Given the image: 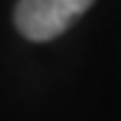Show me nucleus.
I'll use <instances>...</instances> for the list:
<instances>
[{"mask_svg":"<svg viewBox=\"0 0 121 121\" xmlns=\"http://www.w3.org/2000/svg\"><path fill=\"white\" fill-rule=\"evenodd\" d=\"M94 0H18L16 27L29 40H52L60 36Z\"/></svg>","mask_w":121,"mask_h":121,"instance_id":"1","label":"nucleus"}]
</instances>
